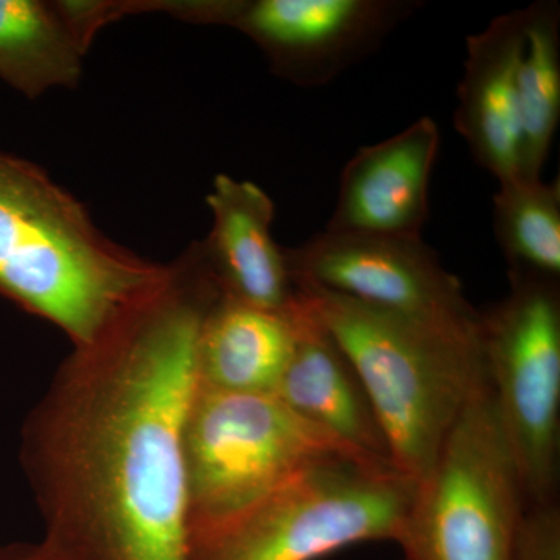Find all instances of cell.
<instances>
[{"mask_svg":"<svg viewBox=\"0 0 560 560\" xmlns=\"http://www.w3.org/2000/svg\"><path fill=\"white\" fill-rule=\"evenodd\" d=\"M200 245L116 329L73 349L25 423L46 537L84 559L189 560L184 430L221 294Z\"/></svg>","mask_w":560,"mask_h":560,"instance_id":"cell-1","label":"cell"},{"mask_svg":"<svg viewBox=\"0 0 560 560\" xmlns=\"http://www.w3.org/2000/svg\"><path fill=\"white\" fill-rule=\"evenodd\" d=\"M171 276L172 264L106 238L38 165L0 151V294L57 326L73 349L101 341Z\"/></svg>","mask_w":560,"mask_h":560,"instance_id":"cell-2","label":"cell"},{"mask_svg":"<svg viewBox=\"0 0 560 560\" xmlns=\"http://www.w3.org/2000/svg\"><path fill=\"white\" fill-rule=\"evenodd\" d=\"M293 282L355 368L388 442L390 463L419 482L460 412L489 386L481 346Z\"/></svg>","mask_w":560,"mask_h":560,"instance_id":"cell-3","label":"cell"},{"mask_svg":"<svg viewBox=\"0 0 560 560\" xmlns=\"http://www.w3.org/2000/svg\"><path fill=\"white\" fill-rule=\"evenodd\" d=\"M416 488L381 460H319L191 534L189 560H316L363 541L399 545Z\"/></svg>","mask_w":560,"mask_h":560,"instance_id":"cell-4","label":"cell"},{"mask_svg":"<svg viewBox=\"0 0 560 560\" xmlns=\"http://www.w3.org/2000/svg\"><path fill=\"white\" fill-rule=\"evenodd\" d=\"M337 456L366 458L275 394L200 386L184 430L189 537L237 514L305 467Z\"/></svg>","mask_w":560,"mask_h":560,"instance_id":"cell-5","label":"cell"},{"mask_svg":"<svg viewBox=\"0 0 560 560\" xmlns=\"http://www.w3.org/2000/svg\"><path fill=\"white\" fill-rule=\"evenodd\" d=\"M526 510L490 388L469 401L418 482L405 560H515Z\"/></svg>","mask_w":560,"mask_h":560,"instance_id":"cell-6","label":"cell"},{"mask_svg":"<svg viewBox=\"0 0 560 560\" xmlns=\"http://www.w3.org/2000/svg\"><path fill=\"white\" fill-rule=\"evenodd\" d=\"M510 279V294L480 312L482 360L526 506H545L558 503L559 280Z\"/></svg>","mask_w":560,"mask_h":560,"instance_id":"cell-7","label":"cell"},{"mask_svg":"<svg viewBox=\"0 0 560 560\" xmlns=\"http://www.w3.org/2000/svg\"><path fill=\"white\" fill-rule=\"evenodd\" d=\"M285 256L293 280L481 346L480 312L422 237L324 231L298 248H285Z\"/></svg>","mask_w":560,"mask_h":560,"instance_id":"cell-8","label":"cell"},{"mask_svg":"<svg viewBox=\"0 0 560 560\" xmlns=\"http://www.w3.org/2000/svg\"><path fill=\"white\" fill-rule=\"evenodd\" d=\"M419 5L416 0H228L206 2L201 21L248 35L291 83L320 86L377 49Z\"/></svg>","mask_w":560,"mask_h":560,"instance_id":"cell-9","label":"cell"},{"mask_svg":"<svg viewBox=\"0 0 560 560\" xmlns=\"http://www.w3.org/2000/svg\"><path fill=\"white\" fill-rule=\"evenodd\" d=\"M436 121L422 117L353 154L341 173L326 231L368 237H420L429 220L431 173L440 153Z\"/></svg>","mask_w":560,"mask_h":560,"instance_id":"cell-10","label":"cell"},{"mask_svg":"<svg viewBox=\"0 0 560 560\" xmlns=\"http://www.w3.org/2000/svg\"><path fill=\"white\" fill-rule=\"evenodd\" d=\"M525 9L510 11L467 38L455 127L477 164L497 180L521 178L517 73L525 49Z\"/></svg>","mask_w":560,"mask_h":560,"instance_id":"cell-11","label":"cell"},{"mask_svg":"<svg viewBox=\"0 0 560 560\" xmlns=\"http://www.w3.org/2000/svg\"><path fill=\"white\" fill-rule=\"evenodd\" d=\"M296 319V345L272 394L353 452L393 466L385 433L355 368L300 293Z\"/></svg>","mask_w":560,"mask_h":560,"instance_id":"cell-12","label":"cell"},{"mask_svg":"<svg viewBox=\"0 0 560 560\" xmlns=\"http://www.w3.org/2000/svg\"><path fill=\"white\" fill-rule=\"evenodd\" d=\"M206 201L213 224L201 246L221 293L265 311L290 308L296 287L285 248L272 238L271 198L250 180L219 175Z\"/></svg>","mask_w":560,"mask_h":560,"instance_id":"cell-13","label":"cell"},{"mask_svg":"<svg viewBox=\"0 0 560 560\" xmlns=\"http://www.w3.org/2000/svg\"><path fill=\"white\" fill-rule=\"evenodd\" d=\"M296 300L265 311L221 293L202 323L198 377L202 388L272 394L296 345Z\"/></svg>","mask_w":560,"mask_h":560,"instance_id":"cell-14","label":"cell"},{"mask_svg":"<svg viewBox=\"0 0 560 560\" xmlns=\"http://www.w3.org/2000/svg\"><path fill=\"white\" fill-rule=\"evenodd\" d=\"M88 47L61 3L0 0V79L21 94L75 86Z\"/></svg>","mask_w":560,"mask_h":560,"instance_id":"cell-15","label":"cell"},{"mask_svg":"<svg viewBox=\"0 0 560 560\" xmlns=\"http://www.w3.org/2000/svg\"><path fill=\"white\" fill-rule=\"evenodd\" d=\"M525 49L517 73L521 178L541 179L560 120V7H526Z\"/></svg>","mask_w":560,"mask_h":560,"instance_id":"cell-16","label":"cell"},{"mask_svg":"<svg viewBox=\"0 0 560 560\" xmlns=\"http://www.w3.org/2000/svg\"><path fill=\"white\" fill-rule=\"evenodd\" d=\"M493 232L510 276L560 278V183L515 178L493 195Z\"/></svg>","mask_w":560,"mask_h":560,"instance_id":"cell-17","label":"cell"},{"mask_svg":"<svg viewBox=\"0 0 560 560\" xmlns=\"http://www.w3.org/2000/svg\"><path fill=\"white\" fill-rule=\"evenodd\" d=\"M515 560H560L558 503L526 506Z\"/></svg>","mask_w":560,"mask_h":560,"instance_id":"cell-18","label":"cell"},{"mask_svg":"<svg viewBox=\"0 0 560 560\" xmlns=\"http://www.w3.org/2000/svg\"><path fill=\"white\" fill-rule=\"evenodd\" d=\"M0 560H88L61 547L57 541L44 539L40 544L24 545L0 551Z\"/></svg>","mask_w":560,"mask_h":560,"instance_id":"cell-19","label":"cell"}]
</instances>
